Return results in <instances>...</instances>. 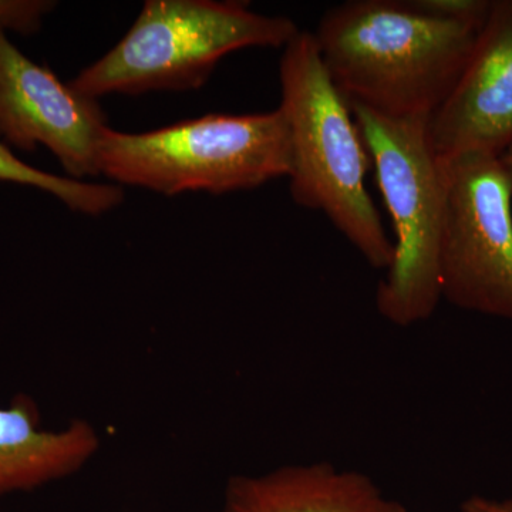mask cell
I'll list each match as a JSON object with an SVG mask.
<instances>
[{
	"label": "cell",
	"instance_id": "4",
	"mask_svg": "<svg viewBox=\"0 0 512 512\" xmlns=\"http://www.w3.org/2000/svg\"><path fill=\"white\" fill-rule=\"evenodd\" d=\"M97 164L119 187L227 194L288 177L291 138L279 107L244 116L208 114L146 133L107 128Z\"/></svg>",
	"mask_w": 512,
	"mask_h": 512
},
{
	"label": "cell",
	"instance_id": "8",
	"mask_svg": "<svg viewBox=\"0 0 512 512\" xmlns=\"http://www.w3.org/2000/svg\"><path fill=\"white\" fill-rule=\"evenodd\" d=\"M443 161L466 154L500 157L512 144V0H493L463 73L427 121Z\"/></svg>",
	"mask_w": 512,
	"mask_h": 512
},
{
	"label": "cell",
	"instance_id": "13",
	"mask_svg": "<svg viewBox=\"0 0 512 512\" xmlns=\"http://www.w3.org/2000/svg\"><path fill=\"white\" fill-rule=\"evenodd\" d=\"M461 512H512V498L494 500L483 495H473L461 504Z\"/></svg>",
	"mask_w": 512,
	"mask_h": 512
},
{
	"label": "cell",
	"instance_id": "7",
	"mask_svg": "<svg viewBox=\"0 0 512 512\" xmlns=\"http://www.w3.org/2000/svg\"><path fill=\"white\" fill-rule=\"evenodd\" d=\"M99 101L33 62L0 28V138L23 151L46 147L69 178L99 177V144L107 130Z\"/></svg>",
	"mask_w": 512,
	"mask_h": 512
},
{
	"label": "cell",
	"instance_id": "12",
	"mask_svg": "<svg viewBox=\"0 0 512 512\" xmlns=\"http://www.w3.org/2000/svg\"><path fill=\"white\" fill-rule=\"evenodd\" d=\"M55 6L52 0H0V28L33 35Z\"/></svg>",
	"mask_w": 512,
	"mask_h": 512
},
{
	"label": "cell",
	"instance_id": "2",
	"mask_svg": "<svg viewBox=\"0 0 512 512\" xmlns=\"http://www.w3.org/2000/svg\"><path fill=\"white\" fill-rule=\"evenodd\" d=\"M281 106L291 138L289 188L296 204L319 211L372 268L387 271L394 244L366 187L372 160L348 100L330 79L312 32L284 47Z\"/></svg>",
	"mask_w": 512,
	"mask_h": 512
},
{
	"label": "cell",
	"instance_id": "10",
	"mask_svg": "<svg viewBox=\"0 0 512 512\" xmlns=\"http://www.w3.org/2000/svg\"><path fill=\"white\" fill-rule=\"evenodd\" d=\"M99 448V434L86 420L57 431L40 429L35 402L19 394L9 407H0V494L72 476Z\"/></svg>",
	"mask_w": 512,
	"mask_h": 512
},
{
	"label": "cell",
	"instance_id": "3",
	"mask_svg": "<svg viewBox=\"0 0 512 512\" xmlns=\"http://www.w3.org/2000/svg\"><path fill=\"white\" fill-rule=\"evenodd\" d=\"M299 30L292 19L239 2L148 0L126 36L70 86L94 100L200 89L222 57L247 47L284 49Z\"/></svg>",
	"mask_w": 512,
	"mask_h": 512
},
{
	"label": "cell",
	"instance_id": "14",
	"mask_svg": "<svg viewBox=\"0 0 512 512\" xmlns=\"http://www.w3.org/2000/svg\"><path fill=\"white\" fill-rule=\"evenodd\" d=\"M498 158H500V163L501 165H503L505 175H507L508 183H510L512 194V144Z\"/></svg>",
	"mask_w": 512,
	"mask_h": 512
},
{
	"label": "cell",
	"instance_id": "9",
	"mask_svg": "<svg viewBox=\"0 0 512 512\" xmlns=\"http://www.w3.org/2000/svg\"><path fill=\"white\" fill-rule=\"evenodd\" d=\"M222 512H409L367 474L328 461L291 464L259 476H234Z\"/></svg>",
	"mask_w": 512,
	"mask_h": 512
},
{
	"label": "cell",
	"instance_id": "5",
	"mask_svg": "<svg viewBox=\"0 0 512 512\" xmlns=\"http://www.w3.org/2000/svg\"><path fill=\"white\" fill-rule=\"evenodd\" d=\"M349 106L396 237L393 264L377 286L376 308L384 319L406 328L431 318L441 301L439 254L448 165L431 150L429 119H392L360 104Z\"/></svg>",
	"mask_w": 512,
	"mask_h": 512
},
{
	"label": "cell",
	"instance_id": "6",
	"mask_svg": "<svg viewBox=\"0 0 512 512\" xmlns=\"http://www.w3.org/2000/svg\"><path fill=\"white\" fill-rule=\"evenodd\" d=\"M447 165L441 299L512 322V194L503 165L478 153Z\"/></svg>",
	"mask_w": 512,
	"mask_h": 512
},
{
	"label": "cell",
	"instance_id": "1",
	"mask_svg": "<svg viewBox=\"0 0 512 512\" xmlns=\"http://www.w3.org/2000/svg\"><path fill=\"white\" fill-rule=\"evenodd\" d=\"M481 26L417 0H349L330 8L312 33L349 103L392 119H430L456 86Z\"/></svg>",
	"mask_w": 512,
	"mask_h": 512
},
{
	"label": "cell",
	"instance_id": "11",
	"mask_svg": "<svg viewBox=\"0 0 512 512\" xmlns=\"http://www.w3.org/2000/svg\"><path fill=\"white\" fill-rule=\"evenodd\" d=\"M0 181L37 188L62 201L69 210L90 217L113 211L124 201V192L119 185L87 183L69 177H59L32 167L16 157L2 138Z\"/></svg>",
	"mask_w": 512,
	"mask_h": 512
}]
</instances>
